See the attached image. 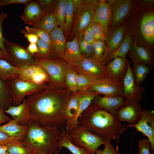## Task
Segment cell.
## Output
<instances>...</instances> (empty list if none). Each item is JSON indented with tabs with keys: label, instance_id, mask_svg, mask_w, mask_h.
Masks as SVG:
<instances>
[{
	"label": "cell",
	"instance_id": "obj_58",
	"mask_svg": "<svg viewBox=\"0 0 154 154\" xmlns=\"http://www.w3.org/2000/svg\"></svg>",
	"mask_w": 154,
	"mask_h": 154
},
{
	"label": "cell",
	"instance_id": "obj_14",
	"mask_svg": "<svg viewBox=\"0 0 154 154\" xmlns=\"http://www.w3.org/2000/svg\"><path fill=\"white\" fill-rule=\"evenodd\" d=\"M19 69V78L40 84H44L49 80V76L48 74L39 65L32 64Z\"/></svg>",
	"mask_w": 154,
	"mask_h": 154
},
{
	"label": "cell",
	"instance_id": "obj_57",
	"mask_svg": "<svg viewBox=\"0 0 154 154\" xmlns=\"http://www.w3.org/2000/svg\"><path fill=\"white\" fill-rule=\"evenodd\" d=\"M90 154H96L95 153H91Z\"/></svg>",
	"mask_w": 154,
	"mask_h": 154
},
{
	"label": "cell",
	"instance_id": "obj_39",
	"mask_svg": "<svg viewBox=\"0 0 154 154\" xmlns=\"http://www.w3.org/2000/svg\"><path fill=\"white\" fill-rule=\"evenodd\" d=\"M89 26L94 40H101L104 41L106 33L102 26L99 23L92 22Z\"/></svg>",
	"mask_w": 154,
	"mask_h": 154
},
{
	"label": "cell",
	"instance_id": "obj_49",
	"mask_svg": "<svg viewBox=\"0 0 154 154\" xmlns=\"http://www.w3.org/2000/svg\"><path fill=\"white\" fill-rule=\"evenodd\" d=\"M92 45L93 50H100L104 53L105 56L106 48L103 41L101 40H95Z\"/></svg>",
	"mask_w": 154,
	"mask_h": 154
},
{
	"label": "cell",
	"instance_id": "obj_35",
	"mask_svg": "<svg viewBox=\"0 0 154 154\" xmlns=\"http://www.w3.org/2000/svg\"><path fill=\"white\" fill-rule=\"evenodd\" d=\"M6 154H31L33 152L29 148L24 146L22 141L14 140L6 145Z\"/></svg>",
	"mask_w": 154,
	"mask_h": 154
},
{
	"label": "cell",
	"instance_id": "obj_8",
	"mask_svg": "<svg viewBox=\"0 0 154 154\" xmlns=\"http://www.w3.org/2000/svg\"><path fill=\"white\" fill-rule=\"evenodd\" d=\"M123 82L114 80L110 77L92 80L87 89L105 96L122 97Z\"/></svg>",
	"mask_w": 154,
	"mask_h": 154
},
{
	"label": "cell",
	"instance_id": "obj_5",
	"mask_svg": "<svg viewBox=\"0 0 154 154\" xmlns=\"http://www.w3.org/2000/svg\"><path fill=\"white\" fill-rule=\"evenodd\" d=\"M68 133L74 145L80 148L86 149L91 153H95L98 147L104 145L107 140L92 133L80 123Z\"/></svg>",
	"mask_w": 154,
	"mask_h": 154
},
{
	"label": "cell",
	"instance_id": "obj_11",
	"mask_svg": "<svg viewBox=\"0 0 154 154\" xmlns=\"http://www.w3.org/2000/svg\"><path fill=\"white\" fill-rule=\"evenodd\" d=\"M77 66L92 80L109 77L106 71L105 65L93 56L83 57Z\"/></svg>",
	"mask_w": 154,
	"mask_h": 154
},
{
	"label": "cell",
	"instance_id": "obj_4",
	"mask_svg": "<svg viewBox=\"0 0 154 154\" xmlns=\"http://www.w3.org/2000/svg\"><path fill=\"white\" fill-rule=\"evenodd\" d=\"M75 15L74 34L76 37L92 22L98 1L96 0H73Z\"/></svg>",
	"mask_w": 154,
	"mask_h": 154
},
{
	"label": "cell",
	"instance_id": "obj_30",
	"mask_svg": "<svg viewBox=\"0 0 154 154\" xmlns=\"http://www.w3.org/2000/svg\"><path fill=\"white\" fill-rule=\"evenodd\" d=\"M125 32V28L122 27H118L113 32L108 39L107 48L104 59L108 54L116 50L121 45L124 38Z\"/></svg>",
	"mask_w": 154,
	"mask_h": 154
},
{
	"label": "cell",
	"instance_id": "obj_17",
	"mask_svg": "<svg viewBox=\"0 0 154 154\" xmlns=\"http://www.w3.org/2000/svg\"><path fill=\"white\" fill-rule=\"evenodd\" d=\"M128 54L134 64H143L151 68L153 67L152 55L147 48L138 46L134 41L128 52Z\"/></svg>",
	"mask_w": 154,
	"mask_h": 154
},
{
	"label": "cell",
	"instance_id": "obj_6",
	"mask_svg": "<svg viewBox=\"0 0 154 154\" xmlns=\"http://www.w3.org/2000/svg\"><path fill=\"white\" fill-rule=\"evenodd\" d=\"M8 82L11 89L13 106H14L21 104L25 96L40 92L46 87L44 84H38L18 78L10 79Z\"/></svg>",
	"mask_w": 154,
	"mask_h": 154
},
{
	"label": "cell",
	"instance_id": "obj_44",
	"mask_svg": "<svg viewBox=\"0 0 154 154\" xmlns=\"http://www.w3.org/2000/svg\"><path fill=\"white\" fill-rule=\"evenodd\" d=\"M104 145V149H97L95 152L96 154H121L115 149L114 146L111 143L110 140H107Z\"/></svg>",
	"mask_w": 154,
	"mask_h": 154
},
{
	"label": "cell",
	"instance_id": "obj_56",
	"mask_svg": "<svg viewBox=\"0 0 154 154\" xmlns=\"http://www.w3.org/2000/svg\"><path fill=\"white\" fill-rule=\"evenodd\" d=\"M31 154H37V153H34V152H33L32 153H31Z\"/></svg>",
	"mask_w": 154,
	"mask_h": 154
},
{
	"label": "cell",
	"instance_id": "obj_26",
	"mask_svg": "<svg viewBox=\"0 0 154 154\" xmlns=\"http://www.w3.org/2000/svg\"><path fill=\"white\" fill-rule=\"evenodd\" d=\"M142 34L146 40L150 44L154 41V14L148 12L143 17L141 24Z\"/></svg>",
	"mask_w": 154,
	"mask_h": 154
},
{
	"label": "cell",
	"instance_id": "obj_10",
	"mask_svg": "<svg viewBox=\"0 0 154 154\" xmlns=\"http://www.w3.org/2000/svg\"><path fill=\"white\" fill-rule=\"evenodd\" d=\"M34 64L42 67L55 83L60 82L67 71V65L58 60L36 58Z\"/></svg>",
	"mask_w": 154,
	"mask_h": 154
},
{
	"label": "cell",
	"instance_id": "obj_52",
	"mask_svg": "<svg viewBox=\"0 0 154 154\" xmlns=\"http://www.w3.org/2000/svg\"><path fill=\"white\" fill-rule=\"evenodd\" d=\"M26 48L30 54L33 55L38 52V48L36 43H30Z\"/></svg>",
	"mask_w": 154,
	"mask_h": 154
},
{
	"label": "cell",
	"instance_id": "obj_16",
	"mask_svg": "<svg viewBox=\"0 0 154 154\" xmlns=\"http://www.w3.org/2000/svg\"><path fill=\"white\" fill-rule=\"evenodd\" d=\"M129 62L126 58L116 57L105 66L106 73L113 79L122 82L127 70Z\"/></svg>",
	"mask_w": 154,
	"mask_h": 154
},
{
	"label": "cell",
	"instance_id": "obj_40",
	"mask_svg": "<svg viewBox=\"0 0 154 154\" xmlns=\"http://www.w3.org/2000/svg\"><path fill=\"white\" fill-rule=\"evenodd\" d=\"M25 29L27 32L35 35L38 38L52 44L49 34L44 30L36 27L28 26H26Z\"/></svg>",
	"mask_w": 154,
	"mask_h": 154
},
{
	"label": "cell",
	"instance_id": "obj_18",
	"mask_svg": "<svg viewBox=\"0 0 154 154\" xmlns=\"http://www.w3.org/2000/svg\"><path fill=\"white\" fill-rule=\"evenodd\" d=\"M123 97H113L97 96L94 98L92 105L97 109H104L116 116V113L122 103Z\"/></svg>",
	"mask_w": 154,
	"mask_h": 154
},
{
	"label": "cell",
	"instance_id": "obj_32",
	"mask_svg": "<svg viewBox=\"0 0 154 154\" xmlns=\"http://www.w3.org/2000/svg\"><path fill=\"white\" fill-rule=\"evenodd\" d=\"M151 68L143 64H134L132 71L135 83L138 87L141 86Z\"/></svg>",
	"mask_w": 154,
	"mask_h": 154
},
{
	"label": "cell",
	"instance_id": "obj_46",
	"mask_svg": "<svg viewBox=\"0 0 154 154\" xmlns=\"http://www.w3.org/2000/svg\"><path fill=\"white\" fill-rule=\"evenodd\" d=\"M139 152L137 154H150L149 148L151 147L148 139H143L138 141Z\"/></svg>",
	"mask_w": 154,
	"mask_h": 154
},
{
	"label": "cell",
	"instance_id": "obj_22",
	"mask_svg": "<svg viewBox=\"0 0 154 154\" xmlns=\"http://www.w3.org/2000/svg\"><path fill=\"white\" fill-rule=\"evenodd\" d=\"M131 5V1L129 0H119L115 2L112 7V28L115 27L123 20L129 13Z\"/></svg>",
	"mask_w": 154,
	"mask_h": 154
},
{
	"label": "cell",
	"instance_id": "obj_33",
	"mask_svg": "<svg viewBox=\"0 0 154 154\" xmlns=\"http://www.w3.org/2000/svg\"><path fill=\"white\" fill-rule=\"evenodd\" d=\"M58 26V23L53 12L44 15L33 27L42 29L49 34Z\"/></svg>",
	"mask_w": 154,
	"mask_h": 154
},
{
	"label": "cell",
	"instance_id": "obj_28",
	"mask_svg": "<svg viewBox=\"0 0 154 154\" xmlns=\"http://www.w3.org/2000/svg\"><path fill=\"white\" fill-rule=\"evenodd\" d=\"M12 106L11 90L8 81L0 77V110L4 111Z\"/></svg>",
	"mask_w": 154,
	"mask_h": 154
},
{
	"label": "cell",
	"instance_id": "obj_54",
	"mask_svg": "<svg viewBox=\"0 0 154 154\" xmlns=\"http://www.w3.org/2000/svg\"><path fill=\"white\" fill-rule=\"evenodd\" d=\"M7 149L6 145H0V154H6Z\"/></svg>",
	"mask_w": 154,
	"mask_h": 154
},
{
	"label": "cell",
	"instance_id": "obj_38",
	"mask_svg": "<svg viewBox=\"0 0 154 154\" xmlns=\"http://www.w3.org/2000/svg\"><path fill=\"white\" fill-rule=\"evenodd\" d=\"M75 9L72 0H67L64 32L68 35L73 23Z\"/></svg>",
	"mask_w": 154,
	"mask_h": 154
},
{
	"label": "cell",
	"instance_id": "obj_53",
	"mask_svg": "<svg viewBox=\"0 0 154 154\" xmlns=\"http://www.w3.org/2000/svg\"><path fill=\"white\" fill-rule=\"evenodd\" d=\"M11 120V118L5 114L3 110H0V125L3 123L9 122Z\"/></svg>",
	"mask_w": 154,
	"mask_h": 154
},
{
	"label": "cell",
	"instance_id": "obj_43",
	"mask_svg": "<svg viewBox=\"0 0 154 154\" xmlns=\"http://www.w3.org/2000/svg\"><path fill=\"white\" fill-rule=\"evenodd\" d=\"M39 2L43 14L53 13L56 1L51 0H39Z\"/></svg>",
	"mask_w": 154,
	"mask_h": 154
},
{
	"label": "cell",
	"instance_id": "obj_24",
	"mask_svg": "<svg viewBox=\"0 0 154 154\" xmlns=\"http://www.w3.org/2000/svg\"><path fill=\"white\" fill-rule=\"evenodd\" d=\"M28 124L20 125L13 119L7 124L0 125V131L7 134L14 139L23 141L28 131Z\"/></svg>",
	"mask_w": 154,
	"mask_h": 154
},
{
	"label": "cell",
	"instance_id": "obj_13",
	"mask_svg": "<svg viewBox=\"0 0 154 154\" xmlns=\"http://www.w3.org/2000/svg\"><path fill=\"white\" fill-rule=\"evenodd\" d=\"M122 97L126 99L139 102L141 99L145 92V88L141 86H137L134 82L132 68L129 62L128 68L123 81Z\"/></svg>",
	"mask_w": 154,
	"mask_h": 154
},
{
	"label": "cell",
	"instance_id": "obj_29",
	"mask_svg": "<svg viewBox=\"0 0 154 154\" xmlns=\"http://www.w3.org/2000/svg\"><path fill=\"white\" fill-rule=\"evenodd\" d=\"M131 38L129 34L127 33L124 37L122 43L116 50L108 54L104 59V64L109 62L114 58L121 57L125 58L131 46Z\"/></svg>",
	"mask_w": 154,
	"mask_h": 154
},
{
	"label": "cell",
	"instance_id": "obj_23",
	"mask_svg": "<svg viewBox=\"0 0 154 154\" xmlns=\"http://www.w3.org/2000/svg\"><path fill=\"white\" fill-rule=\"evenodd\" d=\"M23 101L22 103L19 105L15 106H12L4 111V113L11 115L16 122L22 126L27 125L30 119L26 99L24 98Z\"/></svg>",
	"mask_w": 154,
	"mask_h": 154
},
{
	"label": "cell",
	"instance_id": "obj_20",
	"mask_svg": "<svg viewBox=\"0 0 154 154\" xmlns=\"http://www.w3.org/2000/svg\"><path fill=\"white\" fill-rule=\"evenodd\" d=\"M112 7L110 3L107 1H98L93 19L92 22L102 26L106 33L112 16Z\"/></svg>",
	"mask_w": 154,
	"mask_h": 154
},
{
	"label": "cell",
	"instance_id": "obj_50",
	"mask_svg": "<svg viewBox=\"0 0 154 154\" xmlns=\"http://www.w3.org/2000/svg\"><path fill=\"white\" fill-rule=\"evenodd\" d=\"M31 0H1L0 1V7L12 4H21L26 5L31 1Z\"/></svg>",
	"mask_w": 154,
	"mask_h": 154
},
{
	"label": "cell",
	"instance_id": "obj_41",
	"mask_svg": "<svg viewBox=\"0 0 154 154\" xmlns=\"http://www.w3.org/2000/svg\"><path fill=\"white\" fill-rule=\"evenodd\" d=\"M66 84L71 91L75 92L78 90L76 81V73L72 70L67 71L65 75Z\"/></svg>",
	"mask_w": 154,
	"mask_h": 154
},
{
	"label": "cell",
	"instance_id": "obj_12",
	"mask_svg": "<svg viewBox=\"0 0 154 154\" xmlns=\"http://www.w3.org/2000/svg\"><path fill=\"white\" fill-rule=\"evenodd\" d=\"M141 116L138 123L133 127L148 137L151 148L150 153L154 154V111L142 109Z\"/></svg>",
	"mask_w": 154,
	"mask_h": 154
},
{
	"label": "cell",
	"instance_id": "obj_21",
	"mask_svg": "<svg viewBox=\"0 0 154 154\" xmlns=\"http://www.w3.org/2000/svg\"><path fill=\"white\" fill-rule=\"evenodd\" d=\"M83 57L80 50L79 41L77 37L72 41L66 43L63 59L69 64L77 66Z\"/></svg>",
	"mask_w": 154,
	"mask_h": 154
},
{
	"label": "cell",
	"instance_id": "obj_9",
	"mask_svg": "<svg viewBox=\"0 0 154 154\" xmlns=\"http://www.w3.org/2000/svg\"><path fill=\"white\" fill-rule=\"evenodd\" d=\"M142 110L139 102L126 99L117 111L116 116L119 122L127 121L129 123L128 127H133L140 120Z\"/></svg>",
	"mask_w": 154,
	"mask_h": 154
},
{
	"label": "cell",
	"instance_id": "obj_15",
	"mask_svg": "<svg viewBox=\"0 0 154 154\" xmlns=\"http://www.w3.org/2000/svg\"><path fill=\"white\" fill-rule=\"evenodd\" d=\"M99 94L92 91L79 95V105L78 111L75 116L72 119L66 121L65 122L66 131L69 133L76 127L80 122L79 117L82 113L90 106L94 98Z\"/></svg>",
	"mask_w": 154,
	"mask_h": 154
},
{
	"label": "cell",
	"instance_id": "obj_47",
	"mask_svg": "<svg viewBox=\"0 0 154 154\" xmlns=\"http://www.w3.org/2000/svg\"><path fill=\"white\" fill-rule=\"evenodd\" d=\"M80 34L81 35L84 39L88 43L92 44L94 41L91 33L89 26Z\"/></svg>",
	"mask_w": 154,
	"mask_h": 154
},
{
	"label": "cell",
	"instance_id": "obj_1",
	"mask_svg": "<svg viewBox=\"0 0 154 154\" xmlns=\"http://www.w3.org/2000/svg\"><path fill=\"white\" fill-rule=\"evenodd\" d=\"M50 87L43 92H36L26 99L30 119L42 127L63 129L65 125L66 109L69 99L60 96Z\"/></svg>",
	"mask_w": 154,
	"mask_h": 154
},
{
	"label": "cell",
	"instance_id": "obj_45",
	"mask_svg": "<svg viewBox=\"0 0 154 154\" xmlns=\"http://www.w3.org/2000/svg\"><path fill=\"white\" fill-rule=\"evenodd\" d=\"M7 16V14L1 12L0 14V48L4 53L7 59V61L9 63L4 46V41L5 38L3 36L2 32V23Z\"/></svg>",
	"mask_w": 154,
	"mask_h": 154
},
{
	"label": "cell",
	"instance_id": "obj_42",
	"mask_svg": "<svg viewBox=\"0 0 154 154\" xmlns=\"http://www.w3.org/2000/svg\"><path fill=\"white\" fill-rule=\"evenodd\" d=\"M76 81L78 89L82 90L87 89L92 79L84 74H76Z\"/></svg>",
	"mask_w": 154,
	"mask_h": 154
},
{
	"label": "cell",
	"instance_id": "obj_7",
	"mask_svg": "<svg viewBox=\"0 0 154 154\" xmlns=\"http://www.w3.org/2000/svg\"><path fill=\"white\" fill-rule=\"evenodd\" d=\"M4 46L9 63L18 68L34 64L36 57L30 54L26 48L5 39Z\"/></svg>",
	"mask_w": 154,
	"mask_h": 154
},
{
	"label": "cell",
	"instance_id": "obj_55",
	"mask_svg": "<svg viewBox=\"0 0 154 154\" xmlns=\"http://www.w3.org/2000/svg\"><path fill=\"white\" fill-rule=\"evenodd\" d=\"M0 59L6 60L7 61V59L3 51L0 48Z\"/></svg>",
	"mask_w": 154,
	"mask_h": 154
},
{
	"label": "cell",
	"instance_id": "obj_37",
	"mask_svg": "<svg viewBox=\"0 0 154 154\" xmlns=\"http://www.w3.org/2000/svg\"><path fill=\"white\" fill-rule=\"evenodd\" d=\"M79 105V95H74L69 99L66 109V121L72 119L75 116Z\"/></svg>",
	"mask_w": 154,
	"mask_h": 154
},
{
	"label": "cell",
	"instance_id": "obj_51",
	"mask_svg": "<svg viewBox=\"0 0 154 154\" xmlns=\"http://www.w3.org/2000/svg\"><path fill=\"white\" fill-rule=\"evenodd\" d=\"M14 140L5 133L0 131V145H6L10 142Z\"/></svg>",
	"mask_w": 154,
	"mask_h": 154
},
{
	"label": "cell",
	"instance_id": "obj_34",
	"mask_svg": "<svg viewBox=\"0 0 154 154\" xmlns=\"http://www.w3.org/2000/svg\"><path fill=\"white\" fill-rule=\"evenodd\" d=\"M67 0L56 1L53 13L58 26L64 32Z\"/></svg>",
	"mask_w": 154,
	"mask_h": 154
},
{
	"label": "cell",
	"instance_id": "obj_25",
	"mask_svg": "<svg viewBox=\"0 0 154 154\" xmlns=\"http://www.w3.org/2000/svg\"><path fill=\"white\" fill-rule=\"evenodd\" d=\"M64 31L58 26L49 35L52 46L54 54L63 57L66 46V40Z\"/></svg>",
	"mask_w": 154,
	"mask_h": 154
},
{
	"label": "cell",
	"instance_id": "obj_19",
	"mask_svg": "<svg viewBox=\"0 0 154 154\" xmlns=\"http://www.w3.org/2000/svg\"><path fill=\"white\" fill-rule=\"evenodd\" d=\"M44 15L38 1L32 0L25 5L21 18L25 24L33 27Z\"/></svg>",
	"mask_w": 154,
	"mask_h": 154
},
{
	"label": "cell",
	"instance_id": "obj_48",
	"mask_svg": "<svg viewBox=\"0 0 154 154\" xmlns=\"http://www.w3.org/2000/svg\"><path fill=\"white\" fill-rule=\"evenodd\" d=\"M20 31V33L24 35V37L27 38L30 43H37L38 39L37 36L28 33L26 30L23 29H21Z\"/></svg>",
	"mask_w": 154,
	"mask_h": 154
},
{
	"label": "cell",
	"instance_id": "obj_2",
	"mask_svg": "<svg viewBox=\"0 0 154 154\" xmlns=\"http://www.w3.org/2000/svg\"><path fill=\"white\" fill-rule=\"evenodd\" d=\"M80 123L91 132L106 140H117L126 129L116 116L102 109L90 106L78 119Z\"/></svg>",
	"mask_w": 154,
	"mask_h": 154
},
{
	"label": "cell",
	"instance_id": "obj_3",
	"mask_svg": "<svg viewBox=\"0 0 154 154\" xmlns=\"http://www.w3.org/2000/svg\"><path fill=\"white\" fill-rule=\"evenodd\" d=\"M28 131L23 141V145L38 154H58V140L61 137L56 127H42L30 119Z\"/></svg>",
	"mask_w": 154,
	"mask_h": 154
},
{
	"label": "cell",
	"instance_id": "obj_31",
	"mask_svg": "<svg viewBox=\"0 0 154 154\" xmlns=\"http://www.w3.org/2000/svg\"><path fill=\"white\" fill-rule=\"evenodd\" d=\"M20 69L11 65L6 60L0 59V77L8 81L11 79L19 78Z\"/></svg>",
	"mask_w": 154,
	"mask_h": 154
},
{
	"label": "cell",
	"instance_id": "obj_36",
	"mask_svg": "<svg viewBox=\"0 0 154 154\" xmlns=\"http://www.w3.org/2000/svg\"><path fill=\"white\" fill-rule=\"evenodd\" d=\"M38 52L35 54L34 56L37 58L48 59V58L53 55V48L52 44L38 38L36 43Z\"/></svg>",
	"mask_w": 154,
	"mask_h": 154
},
{
	"label": "cell",
	"instance_id": "obj_27",
	"mask_svg": "<svg viewBox=\"0 0 154 154\" xmlns=\"http://www.w3.org/2000/svg\"><path fill=\"white\" fill-rule=\"evenodd\" d=\"M60 133L61 137L58 140L57 143L59 150L63 147H65L73 154H91L90 152L87 149L80 148L74 145L71 142L70 136L65 129H62Z\"/></svg>",
	"mask_w": 154,
	"mask_h": 154
}]
</instances>
